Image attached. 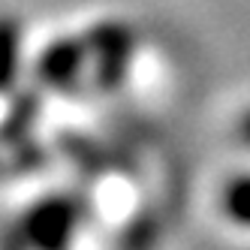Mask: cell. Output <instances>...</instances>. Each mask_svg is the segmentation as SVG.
Instances as JSON below:
<instances>
[{"mask_svg": "<svg viewBox=\"0 0 250 250\" xmlns=\"http://www.w3.org/2000/svg\"><path fill=\"white\" fill-rule=\"evenodd\" d=\"M84 214L82 196H45L9 226L3 250H69L84 223Z\"/></svg>", "mask_w": 250, "mask_h": 250, "instance_id": "6da1fadb", "label": "cell"}, {"mask_svg": "<svg viewBox=\"0 0 250 250\" xmlns=\"http://www.w3.org/2000/svg\"><path fill=\"white\" fill-rule=\"evenodd\" d=\"M87 51H91V73L100 91H115L127 82L130 66L136 58V30L127 21H97L94 27H87L84 33Z\"/></svg>", "mask_w": 250, "mask_h": 250, "instance_id": "7a4b0ae2", "label": "cell"}, {"mask_svg": "<svg viewBox=\"0 0 250 250\" xmlns=\"http://www.w3.org/2000/svg\"><path fill=\"white\" fill-rule=\"evenodd\" d=\"M87 63H91V51H87L84 37H61L40 51L33 73L48 91H66L82 79Z\"/></svg>", "mask_w": 250, "mask_h": 250, "instance_id": "3957f363", "label": "cell"}, {"mask_svg": "<svg viewBox=\"0 0 250 250\" xmlns=\"http://www.w3.org/2000/svg\"><path fill=\"white\" fill-rule=\"evenodd\" d=\"M24 63V30L9 12H0V97L19 91Z\"/></svg>", "mask_w": 250, "mask_h": 250, "instance_id": "277c9868", "label": "cell"}, {"mask_svg": "<svg viewBox=\"0 0 250 250\" xmlns=\"http://www.w3.org/2000/svg\"><path fill=\"white\" fill-rule=\"evenodd\" d=\"M37 118H40V97H37V91H15V100L9 105L3 124H0V136H3L6 142H21L30 133V127L37 124Z\"/></svg>", "mask_w": 250, "mask_h": 250, "instance_id": "5b68a950", "label": "cell"}, {"mask_svg": "<svg viewBox=\"0 0 250 250\" xmlns=\"http://www.w3.org/2000/svg\"><path fill=\"white\" fill-rule=\"evenodd\" d=\"M220 208L226 214V220L250 229V172H238L223 184Z\"/></svg>", "mask_w": 250, "mask_h": 250, "instance_id": "8992f818", "label": "cell"}, {"mask_svg": "<svg viewBox=\"0 0 250 250\" xmlns=\"http://www.w3.org/2000/svg\"><path fill=\"white\" fill-rule=\"evenodd\" d=\"M235 139L241 142V145H247L250 148V109L238 118V124H235Z\"/></svg>", "mask_w": 250, "mask_h": 250, "instance_id": "52a82bcc", "label": "cell"}]
</instances>
